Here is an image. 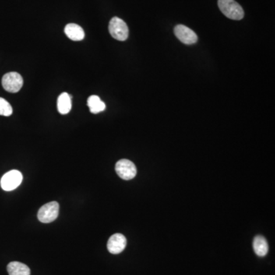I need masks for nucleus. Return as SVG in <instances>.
Masks as SVG:
<instances>
[{
	"label": "nucleus",
	"mask_w": 275,
	"mask_h": 275,
	"mask_svg": "<svg viewBox=\"0 0 275 275\" xmlns=\"http://www.w3.org/2000/svg\"><path fill=\"white\" fill-rule=\"evenodd\" d=\"M116 171L118 177L125 181L133 179L137 174L135 164L128 159H121L118 160L116 164Z\"/></svg>",
	"instance_id": "423d86ee"
},
{
	"label": "nucleus",
	"mask_w": 275,
	"mask_h": 275,
	"mask_svg": "<svg viewBox=\"0 0 275 275\" xmlns=\"http://www.w3.org/2000/svg\"><path fill=\"white\" fill-rule=\"evenodd\" d=\"M59 213V204L52 201L43 205L38 212V219L43 223H50L58 218Z\"/></svg>",
	"instance_id": "f03ea898"
},
{
	"label": "nucleus",
	"mask_w": 275,
	"mask_h": 275,
	"mask_svg": "<svg viewBox=\"0 0 275 275\" xmlns=\"http://www.w3.org/2000/svg\"><path fill=\"white\" fill-rule=\"evenodd\" d=\"M253 249L258 256H265L269 252L268 241L262 236H257L253 240Z\"/></svg>",
	"instance_id": "9d476101"
},
{
	"label": "nucleus",
	"mask_w": 275,
	"mask_h": 275,
	"mask_svg": "<svg viewBox=\"0 0 275 275\" xmlns=\"http://www.w3.org/2000/svg\"><path fill=\"white\" fill-rule=\"evenodd\" d=\"M12 114V107L9 102L0 97V116L10 117Z\"/></svg>",
	"instance_id": "4468645a"
},
{
	"label": "nucleus",
	"mask_w": 275,
	"mask_h": 275,
	"mask_svg": "<svg viewBox=\"0 0 275 275\" xmlns=\"http://www.w3.org/2000/svg\"><path fill=\"white\" fill-rule=\"evenodd\" d=\"M9 275H30L31 271L25 264L19 262H12L7 266Z\"/></svg>",
	"instance_id": "9b49d317"
},
{
	"label": "nucleus",
	"mask_w": 275,
	"mask_h": 275,
	"mask_svg": "<svg viewBox=\"0 0 275 275\" xmlns=\"http://www.w3.org/2000/svg\"><path fill=\"white\" fill-rule=\"evenodd\" d=\"M126 244V238L123 235L117 233L110 237L107 242V248L110 253L117 255L121 253L125 249Z\"/></svg>",
	"instance_id": "6e6552de"
},
{
	"label": "nucleus",
	"mask_w": 275,
	"mask_h": 275,
	"mask_svg": "<svg viewBox=\"0 0 275 275\" xmlns=\"http://www.w3.org/2000/svg\"><path fill=\"white\" fill-rule=\"evenodd\" d=\"M23 177L22 173L17 170H12L2 176L0 181L1 188L5 191H12L20 185Z\"/></svg>",
	"instance_id": "39448f33"
},
{
	"label": "nucleus",
	"mask_w": 275,
	"mask_h": 275,
	"mask_svg": "<svg viewBox=\"0 0 275 275\" xmlns=\"http://www.w3.org/2000/svg\"><path fill=\"white\" fill-rule=\"evenodd\" d=\"M2 84L6 91L17 93L23 86V78L19 73H7L2 78Z\"/></svg>",
	"instance_id": "20e7f679"
},
{
	"label": "nucleus",
	"mask_w": 275,
	"mask_h": 275,
	"mask_svg": "<svg viewBox=\"0 0 275 275\" xmlns=\"http://www.w3.org/2000/svg\"><path fill=\"white\" fill-rule=\"evenodd\" d=\"M64 32L68 36V39L72 41H82L85 37V33L83 29L77 24H68L64 28Z\"/></svg>",
	"instance_id": "1a4fd4ad"
},
{
	"label": "nucleus",
	"mask_w": 275,
	"mask_h": 275,
	"mask_svg": "<svg viewBox=\"0 0 275 275\" xmlns=\"http://www.w3.org/2000/svg\"><path fill=\"white\" fill-rule=\"evenodd\" d=\"M87 106L90 109V113L93 114L101 113L106 110V104L102 101L98 96L93 95L90 96L87 100Z\"/></svg>",
	"instance_id": "ddd939ff"
},
{
	"label": "nucleus",
	"mask_w": 275,
	"mask_h": 275,
	"mask_svg": "<svg viewBox=\"0 0 275 275\" xmlns=\"http://www.w3.org/2000/svg\"><path fill=\"white\" fill-rule=\"evenodd\" d=\"M72 96L67 93H63L60 95L58 99V110L62 115H66L71 112L72 103Z\"/></svg>",
	"instance_id": "f8f14e48"
},
{
	"label": "nucleus",
	"mask_w": 275,
	"mask_h": 275,
	"mask_svg": "<svg viewBox=\"0 0 275 275\" xmlns=\"http://www.w3.org/2000/svg\"><path fill=\"white\" fill-rule=\"evenodd\" d=\"M109 31L113 39L118 41H124L128 37V28L126 23L122 19L118 17H113L109 25Z\"/></svg>",
	"instance_id": "7ed1b4c3"
},
{
	"label": "nucleus",
	"mask_w": 275,
	"mask_h": 275,
	"mask_svg": "<svg viewBox=\"0 0 275 275\" xmlns=\"http://www.w3.org/2000/svg\"><path fill=\"white\" fill-rule=\"evenodd\" d=\"M218 5L220 11L226 17L233 20H241L243 19V9L235 0H218Z\"/></svg>",
	"instance_id": "f257e3e1"
},
{
	"label": "nucleus",
	"mask_w": 275,
	"mask_h": 275,
	"mask_svg": "<svg viewBox=\"0 0 275 275\" xmlns=\"http://www.w3.org/2000/svg\"><path fill=\"white\" fill-rule=\"evenodd\" d=\"M174 34L181 42L186 44H193L198 40L197 36L194 31L184 25H177L174 28Z\"/></svg>",
	"instance_id": "0eeeda50"
}]
</instances>
